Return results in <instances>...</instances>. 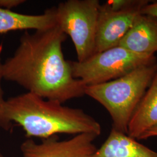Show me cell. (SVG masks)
Masks as SVG:
<instances>
[{
	"label": "cell",
	"mask_w": 157,
	"mask_h": 157,
	"mask_svg": "<svg viewBox=\"0 0 157 157\" xmlns=\"http://www.w3.org/2000/svg\"><path fill=\"white\" fill-rule=\"evenodd\" d=\"M56 7L41 15L17 13L0 8V33L14 30H35L51 28L56 25Z\"/></svg>",
	"instance_id": "obj_11"
},
{
	"label": "cell",
	"mask_w": 157,
	"mask_h": 157,
	"mask_svg": "<svg viewBox=\"0 0 157 157\" xmlns=\"http://www.w3.org/2000/svg\"><path fill=\"white\" fill-rule=\"evenodd\" d=\"M118 46L141 54L157 52V17L140 13Z\"/></svg>",
	"instance_id": "obj_8"
},
{
	"label": "cell",
	"mask_w": 157,
	"mask_h": 157,
	"mask_svg": "<svg viewBox=\"0 0 157 157\" xmlns=\"http://www.w3.org/2000/svg\"><path fill=\"white\" fill-rule=\"evenodd\" d=\"M3 78V63L1 62L0 58V101L4 100V91L1 86V80Z\"/></svg>",
	"instance_id": "obj_16"
},
{
	"label": "cell",
	"mask_w": 157,
	"mask_h": 157,
	"mask_svg": "<svg viewBox=\"0 0 157 157\" xmlns=\"http://www.w3.org/2000/svg\"><path fill=\"white\" fill-rule=\"evenodd\" d=\"M4 101H0V130L5 129L6 130H8L11 129L12 124L8 121L4 117L2 113V104Z\"/></svg>",
	"instance_id": "obj_14"
},
{
	"label": "cell",
	"mask_w": 157,
	"mask_h": 157,
	"mask_svg": "<svg viewBox=\"0 0 157 157\" xmlns=\"http://www.w3.org/2000/svg\"><path fill=\"white\" fill-rule=\"evenodd\" d=\"M155 136H157V128L151 129V130L147 131L146 133H144L140 137L139 140L147 139L148 138L152 137H155Z\"/></svg>",
	"instance_id": "obj_15"
},
{
	"label": "cell",
	"mask_w": 157,
	"mask_h": 157,
	"mask_svg": "<svg viewBox=\"0 0 157 157\" xmlns=\"http://www.w3.org/2000/svg\"><path fill=\"white\" fill-rule=\"evenodd\" d=\"M67 35L56 25L25 30L14 54L3 63V78L47 100L63 103L85 95L86 86L73 77L62 44Z\"/></svg>",
	"instance_id": "obj_1"
},
{
	"label": "cell",
	"mask_w": 157,
	"mask_h": 157,
	"mask_svg": "<svg viewBox=\"0 0 157 157\" xmlns=\"http://www.w3.org/2000/svg\"><path fill=\"white\" fill-rule=\"evenodd\" d=\"M98 136L82 133L60 140L58 136L43 139L40 143L27 139L21 146L23 157H91L97 148L94 141Z\"/></svg>",
	"instance_id": "obj_6"
},
{
	"label": "cell",
	"mask_w": 157,
	"mask_h": 157,
	"mask_svg": "<svg viewBox=\"0 0 157 157\" xmlns=\"http://www.w3.org/2000/svg\"><path fill=\"white\" fill-rule=\"evenodd\" d=\"M145 6L113 10L106 3L100 5L95 40L96 53L118 46Z\"/></svg>",
	"instance_id": "obj_7"
},
{
	"label": "cell",
	"mask_w": 157,
	"mask_h": 157,
	"mask_svg": "<svg viewBox=\"0 0 157 157\" xmlns=\"http://www.w3.org/2000/svg\"><path fill=\"white\" fill-rule=\"evenodd\" d=\"M157 71V61L141 66L120 78L86 86L85 95L107 109L112 119V129L127 134L130 118Z\"/></svg>",
	"instance_id": "obj_3"
},
{
	"label": "cell",
	"mask_w": 157,
	"mask_h": 157,
	"mask_svg": "<svg viewBox=\"0 0 157 157\" xmlns=\"http://www.w3.org/2000/svg\"><path fill=\"white\" fill-rule=\"evenodd\" d=\"M62 104L27 92L4 101L2 113L8 121L22 128L28 139L43 140L58 134L101 135V125L94 118L82 109Z\"/></svg>",
	"instance_id": "obj_2"
},
{
	"label": "cell",
	"mask_w": 157,
	"mask_h": 157,
	"mask_svg": "<svg viewBox=\"0 0 157 157\" xmlns=\"http://www.w3.org/2000/svg\"><path fill=\"white\" fill-rule=\"evenodd\" d=\"M141 13L157 17V1H150L141 9Z\"/></svg>",
	"instance_id": "obj_13"
},
{
	"label": "cell",
	"mask_w": 157,
	"mask_h": 157,
	"mask_svg": "<svg viewBox=\"0 0 157 157\" xmlns=\"http://www.w3.org/2000/svg\"><path fill=\"white\" fill-rule=\"evenodd\" d=\"M157 128V71L151 83L135 109L128 127L130 137L139 140L144 133Z\"/></svg>",
	"instance_id": "obj_9"
},
{
	"label": "cell",
	"mask_w": 157,
	"mask_h": 157,
	"mask_svg": "<svg viewBox=\"0 0 157 157\" xmlns=\"http://www.w3.org/2000/svg\"><path fill=\"white\" fill-rule=\"evenodd\" d=\"M100 5L98 0H68L56 7V25L72 40L78 62H84L96 54Z\"/></svg>",
	"instance_id": "obj_5"
},
{
	"label": "cell",
	"mask_w": 157,
	"mask_h": 157,
	"mask_svg": "<svg viewBox=\"0 0 157 157\" xmlns=\"http://www.w3.org/2000/svg\"><path fill=\"white\" fill-rule=\"evenodd\" d=\"M25 0H0V8L11 10L12 8L25 3Z\"/></svg>",
	"instance_id": "obj_12"
},
{
	"label": "cell",
	"mask_w": 157,
	"mask_h": 157,
	"mask_svg": "<svg viewBox=\"0 0 157 157\" xmlns=\"http://www.w3.org/2000/svg\"><path fill=\"white\" fill-rule=\"evenodd\" d=\"M0 157H4V156L2 155V154H1V152H0Z\"/></svg>",
	"instance_id": "obj_17"
},
{
	"label": "cell",
	"mask_w": 157,
	"mask_h": 157,
	"mask_svg": "<svg viewBox=\"0 0 157 157\" xmlns=\"http://www.w3.org/2000/svg\"><path fill=\"white\" fill-rule=\"evenodd\" d=\"M154 54H141L117 46L84 62L70 61L73 77L93 86L115 80L141 66L157 62Z\"/></svg>",
	"instance_id": "obj_4"
},
{
	"label": "cell",
	"mask_w": 157,
	"mask_h": 157,
	"mask_svg": "<svg viewBox=\"0 0 157 157\" xmlns=\"http://www.w3.org/2000/svg\"><path fill=\"white\" fill-rule=\"evenodd\" d=\"M91 157H157V152L112 128L106 140Z\"/></svg>",
	"instance_id": "obj_10"
}]
</instances>
